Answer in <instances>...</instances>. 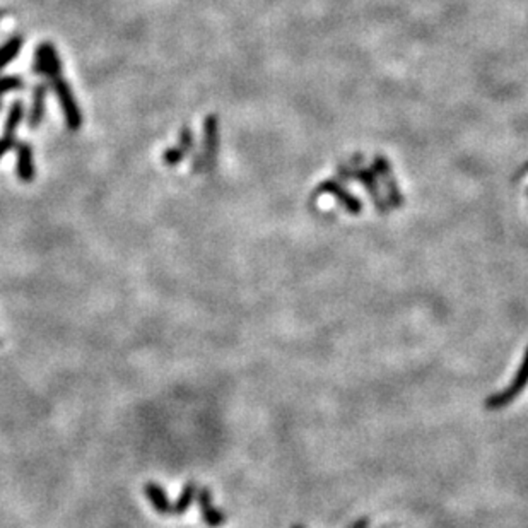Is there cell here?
Here are the masks:
<instances>
[{"instance_id":"12","label":"cell","mask_w":528,"mask_h":528,"mask_svg":"<svg viewBox=\"0 0 528 528\" xmlns=\"http://www.w3.org/2000/svg\"><path fill=\"white\" fill-rule=\"evenodd\" d=\"M21 48H23V38H21V36H14V38L7 40L6 43L0 47V70L6 69L7 64L19 55Z\"/></svg>"},{"instance_id":"20","label":"cell","mask_w":528,"mask_h":528,"mask_svg":"<svg viewBox=\"0 0 528 528\" xmlns=\"http://www.w3.org/2000/svg\"><path fill=\"white\" fill-rule=\"evenodd\" d=\"M0 18H2V14H0Z\"/></svg>"},{"instance_id":"5","label":"cell","mask_w":528,"mask_h":528,"mask_svg":"<svg viewBox=\"0 0 528 528\" xmlns=\"http://www.w3.org/2000/svg\"><path fill=\"white\" fill-rule=\"evenodd\" d=\"M197 502H198V510H201L203 523H206L207 527L218 528L226 523V519H228L226 513L212 505V494H210L209 488H202L201 490H198Z\"/></svg>"},{"instance_id":"6","label":"cell","mask_w":528,"mask_h":528,"mask_svg":"<svg viewBox=\"0 0 528 528\" xmlns=\"http://www.w3.org/2000/svg\"><path fill=\"white\" fill-rule=\"evenodd\" d=\"M16 173L21 181L29 183L35 180V157H33V149L28 142L18 145V164H16Z\"/></svg>"},{"instance_id":"2","label":"cell","mask_w":528,"mask_h":528,"mask_svg":"<svg viewBox=\"0 0 528 528\" xmlns=\"http://www.w3.org/2000/svg\"><path fill=\"white\" fill-rule=\"evenodd\" d=\"M527 383H528V347H527L525 357H523V363L522 366H519L518 373L515 375L511 385L506 390H502V392L489 397L488 400H485V407H488L489 410L502 409V407H506L508 403L513 402L515 398H517L518 395L525 390Z\"/></svg>"},{"instance_id":"14","label":"cell","mask_w":528,"mask_h":528,"mask_svg":"<svg viewBox=\"0 0 528 528\" xmlns=\"http://www.w3.org/2000/svg\"><path fill=\"white\" fill-rule=\"evenodd\" d=\"M183 157H185V151H183L181 147H169L164 151L163 159H164V164L178 166L183 161Z\"/></svg>"},{"instance_id":"18","label":"cell","mask_w":528,"mask_h":528,"mask_svg":"<svg viewBox=\"0 0 528 528\" xmlns=\"http://www.w3.org/2000/svg\"><path fill=\"white\" fill-rule=\"evenodd\" d=\"M293 528H305V527H303V525H294Z\"/></svg>"},{"instance_id":"17","label":"cell","mask_w":528,"mask_h":528,"mask_svg":"<svg viewBox=\"0 0 528 528\" xmlns=\"http://www.w3.org/2000/svg\"><path fill=\"white\" fill-rule=\"evenodd\" d=\"M368 527H369V519L368 518H359V519H356V522L352 523V525L349 528H368Z\"/></svg>"},{"instance_id":"7","label":"cell","mask_w":528,"mask_h":528,"mask_svg":"<svg viewBox=\"0 0 528 528\" xmlns=\"http://www.w3.org/2000/svg\"><path fill=\"white\" fill-rule=\"evenodd\" d=\"M144 494L154 510L159 515H172L173 513V502L168 500V494L156 482H147L144 485Z\"/></svg>"},{"instance_id":"3","label":"cell","mask_w":528,"mask_h":528,"mask_svg":"<svg viewBox=\"0 0 528 528\" xmlns=\"http://www.w3.org/2000/svg\"><path fill=\"white\" fill-rule=\"evenodd\" d=\"M35 72L47 76L52 81L62 77V62L55 47L52 43H41L36 48L35 55Z\"/></svg>"},{"instance_id":"4","label":"cell","mask_w":528,"mask_h":528,"mask_svg":"<svg viewBox=\"0 0 528 528\" xmlns=\"http://www.w3.org/2000/svg\"><path fill=\"white\" fill-rule=\"evenodd\" d=\"M219 118L215 115H209L203 122V164L212 168L219 152Z\"/></svg>"},{"instance_id":"1","label":"cell","mask_w":528,"mask_h":528,"mask_svg":"<svg viewBox=\"0 0 528 528\" xmlns=\"http://www.w3.org/2000/svg\"><path fill=\"white\" fill-rule=\"evenodd\" d=\"M53 91H55L58 103H60L62 113H64L65 123L72 132H77L82 127V111L79 108L76 96L72 93V87L69 86L67 81L58 77L53 81Z\"/></svg>"},{"instance_id":"10","label":"cell","mask_w":528,"mask_h":528,"mask_svg":"<svg viewBox=\"0 0 528 528\" xmlns=\"http://www.w3.org/2000/svg\"><path fill=\"white\" fill-rule=\"evenodd\" d=\"M197 489L198 488H197V484H195V482H186L185 488H183V490H181V494L178 496L176 502H173V515H178V517H181V515L193 505V500L197 498V493H198Z\"/></svg>"},{"instance_id":"19","label":"cell","mask_w":528,"mask_h":528,"mask_svg":"<svg viewBox=\"0 0 528 528\" xmlns=\"http://www.w3.org/2000/svg\"><path fill=\"white\" fill-rule=\"evenodd\" d=\"M0 111H2V99H0Z\"/></svg>"},{"instance_id":"16","label":"cell","mask_w":528,"mask_h":528,"mask_svg":"<svg viewBox=\"0 0 528 528\" xmlns=\"http://www.w3.org/2000/svg\"><path fill=\"white\" fill-rule=\"evenodd\" d=\"M14 145H16V137L4 135L2 139H0V159H2V157L6 156L12 147H14Z\"/></svg>"},{"instance_id":"11","label":"cell","mask_w":528,"mask_h":528,"mask_svg":"<svg viewBox=\"0 0 528 528\" xmlns=\"http://www.w3.org/2000/svg\"><path fill=\"white\" fill-rule=\"evenodd\" d=\"M24 118V105L23 101H14L9 108V113H7L6 118V125H4V135H11L16 137V130L21 125Z\"/></svg>"},{"instance_id":"8","label":"cell","mask_w":528,"mask_h":528,"mask_svg":"<svg viewBox=\"0 0 528 528\" xmlns=\"http://www.w3.org/2000/svg\"><path fill=\"white\" fill-rule=\"evenodd\" d=\"M47 86L45 84H38L33 91V105L31 110H29V127L36 128L41 125L45 116V105H47Z\"/></svg>"},{"instance_id":"13","label":"cell","mask_w":528,"mask_h":528,"mask_svg":"<svg viewBox=\"0 0 528 528\" xmlns=\"http://www.w3.org/2000/svg\"><path fill=\"white\" fill-rule=\"evenodd\" d=\"M23 86H24V82L19 76L0 77V96H4V94H7V93H12V91H18Z\"/></svg>"},{"instance_id":"9","label":"cell","mask_w":528,"mask_h":528,"mask_svg":"<svg viewBox=\"0 0 528 528\" xmlns=\"http://www.w3.org/2000/svg\"><path fill=\"white\" fill-rule=\"evenodd\" d=\"M320 192H328V193L334 195L337 201L342 203V206L346 207V209L351 212V214H357V212H361L359 201H357L356 197H352L351 193H347L346 190L340 189V186L337 185L335 181L322 183V186H320Z\"/></svg>"},{"instance_id":"15","label":"cell","mask_w":528,"mask_h":528,"mask_svg":"<svg viewBox=\"0 0 528 528\" xmlns=\"http://www.w3.org/2000/svg\"><path fill=\"white\" fill-rule=\"evenodd\" d=\"M180 147L185 152H190L193 149L192 128H189V127H183L181 128V132H180Z\"/></svg>"}]
</instances>
